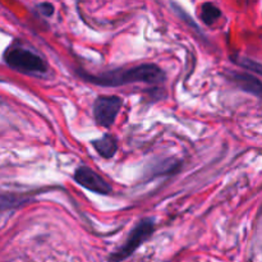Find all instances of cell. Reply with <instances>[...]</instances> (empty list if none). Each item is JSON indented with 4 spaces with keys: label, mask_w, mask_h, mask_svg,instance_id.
<instances>
[{
    "label": "cell",
    "mask_w": 262,
    "mask_h": 262,
    "mask_svg": "<svg viewBox=\"0 0 262 262\" xmlns=\"http://www.w3.org/2000/svg\"><path fill=\"white\" fill-rule=\"evenodd\" d=\"M123 100L118 96H99L94 102V117L99 125L109 128L117 119Z\"/></svg>",
    "instance_id": "obj_4"
},
{
    "label": "cell",
    "mask_w": 262,
    "mask_h": 262,
    "mask_svg": "<svg viewBox=\"0 0 262 262\" xmlns=\"http://www.w3.org/2000/svg\"><path fill=\"white\" fill-rule=\"evenodd\" d=\"M92 146L97 151V154L104 159H112L118 151L117 140L109 133L104 135L99 140L92 141Z\"/></svg>",
    "instance_id": "obj_7"
},
{
    "label": "cell",
    "mask_w": 262,
    "mask_h": 262,
    "mask_svg": "<svg viewBox=\"0 0 262 262\" xmlns=\"http://www.w3.org/2000/svg\"><path fill=\"white\" fill-rule=\"evenodd\" d=\"M235 63L239 64V66H242V67H245V68H247L248 71L256 72V73H258V74L261 73V64L257 63V61L250 60V59L239 58L238 59V61H235Z\"/></svg>",
    "instance_id": "obj_9"
},
{
    "label": "cell",
    "mask_w": 262,
    "mask_h": 262,
    "mask_svg": "<svg viewBox=\"0 0 262 262\" xmlns=\"http://www.w3.org/2000/svg\"><path fill=\"white\" fill-rule=\"evenodd\" d=\"M73 178L79 186L89 189V191L95 192V193L109 194L112 192L110 184L100 174H97L96 171L92 170L89 166L82 165L77 168L76 171H74Z\"/></svg>",
    "instance_id": "obj_5"
},
{
    "label": "cell",
    "mask_w": 262,
    "mask_h": 262,
    "mask_svg": "<svg viewBox=\"0 0 262 262\" xmlns=\"http://www.w3.org/2000/svg\"><path fill=\"white\" fill-rule=\"evenodd\" d=\"M4 61L8 67L28 76H42L48 72L45 59L22 43L14 42L5 50Z\"/></svg>",
    "instance_id": "obj_2"
},
{
    "label": "cell",
    "mask_w": 262,
    "mask_h": 262,
    "mask_svg": "<svg viewBox=\"0 0 262 262\" xmlns=\"http://www.w3.org/2000/svg\"><path fill=\"white\" fill-rule=\"evenodd\" d=\"M155 232L154 219H143L133 228L128 234L127 239L122 247L113 252L109 257V262H122L133 255L146 241H148Z\"/></svg>",
    "instance_id": "obj_3"
},
{
    "label": "cell",
    "mask_w": 262,
    "mask_h": 262,
    "mask_svg": "<svg viewBox=\"0 0 262 262\" xmlns=\"http://www.w3.org/2000/svg\"><path fill=\"white\" fill-rule=\"evenodd\" d=\"M230 79L233 83L237 84L241 90L252 94L255 96H261V82L251 73H232Z\"/></svg>",
    "instance_id": "obj_6"
},
{
    "label": "cell",
    "mask_w": 262,
    "mask_h": 262,
    "mask_svg": "<svg viewBox=\"0 0 262 262\" xmlns=\"http://www.w3.org/2000/svg\"><path fill=\"white\" fill-rule=\"evenodd\" d=\"M86 82L101 87H119L125 84L143 82L148 84L163 83L166 74L156 64H141L127 69H115L100 74L79 73Z\"/></svg>",
    "instance_id": "obj_1"
},
{
    "label": "cell",
    "mask_w": 262,
    "mask_h": 262,
    "mask_svg": "<svg viewBox=\"0 0 262 262\" xmlns=\"http://www.w3.org/2000/svg\"><path fill=\"white\" fill-rule=\"evenodd\" d=\"M222 17V10L212 3H205L201 5V19L205 25H212L216 19Z\"/></svg>",
    "instance_id": "obj_8"
},
{
    "label": "cell",
    "mask_w": 262,
    "mask_h": 262,
    "mask_svg": "<svg viewBox=\"0 0 262 262\" xmlns=\"http://www.w3.org/2000/svg\"><path fill=\"white\" fill-rule=\"evenodd\" d=\"M37 9L45 17H51L54 14V7L50 3H41V4L37 5Z\"/></svg>",
    "instance_id": "obj_10"
}]
</instances>
